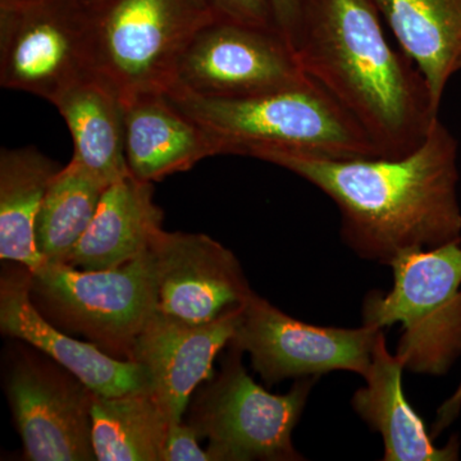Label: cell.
I'll return each instance as SVG.
<instances>
[{
  "label": "cell",
  "instance_id": "1",
  "mask_svg": "<svg viewBox=\"0 0 461 461\" xmlns=\"http://www.w3.org/2000/svg\"><path fill=\"white\" fill-rule=\"evenodd\" d=\"M456 139L441 121L402 158L330 159L267 150L256 159L295 173L339 208L341 239L368 262L390 266L411 249L461 239Z\"/></svg>",
  "mask_w": 461,
  "mask_h": 461
},
{
  "label": "cell",
  "instance_id": "2",
  "mask_svg": "<svg viewBox=\"0 0 461 461\" xmlns=\"http://www.w3.org/2000/svg\"><path fill=\"white\" fill-rule=\"evenodd\" d=\"M379 14L373 0H304L293 50L379 157L402 158L429 138L439 105L411 58L388 44Z\"/></svg>",
  "mask_w": 461,
  "mask_h": 461
},
{
  "label": "cell",
  "instance_id": "3",
  "mask_svg": "<svg viewBox=\"0 0 461 461\" xmlns=\"http://www.w3.org/2000/svg\"><path fill=\"white\" fill-rule=\"evenodd\" d=\"M163 94L213 138L220 156L284 150L330 159L379 157L360 124L311 77L245 98H205L177 87Z\"/></svg>",
  "mask_w": 461,
  "mask_h": 461
},
{
  "label": "cell",
  "instance_id": "4",
  "mask_svg": "<svg viewBox=\"0 0 461 461\" xmlns=\"http://www.w3.org/2000/svg\"><path fill=\"white\" fill-rule=\"evenodd\" d=\"M390 267L393 286L366 294L363 324H402L396 355L405 369L446 375L461 357V239L403 251Z\"/></svg>",
  "mask_w": 461,
  "mask_h": 461
},
{
  "label": "cell",
  "instance_id": "5",
  "mask_svg": "<svg viewBox=\"0 0 461 461\" xmlns=\"http://www.w3.org/2000/svg\"><path fill=\"white\" fill-rule=\"evenodd\" d=\"M32 299L58 329L84 336L111 357L130 360L136 339L159 312L150 249L100 271L45 262L32 271Z\"/></svg>",
  "mask_w": 461,
  "mask_h": 461
},
{
  "label": "cell",
  "instance_id": "6",
  "mask_svg": "<svg viewBox=\"0 0 461 461\" xmlns=\"http://www.w3.org/2000/svg\"><path fill=\"white\" fill-rule=\"evenodd\" d=\"M96 72L124 103L166 93L200 30L217 20L208 0H90Z\"/></svg>",
  "mask_w": 461,
  "mask_h": 461
},
{
  "label": "cell",
  "instance_id": "7",
  "mask_svg": "<svg viewBox=\"0 0 461 461\" xmlns=\"http://www.w3.org/2000/svg\"><path fill=\"white\" fill-rule=\"evenodd\" d=\"M230 345L222 369L189 403L187 423L208 439L212 461H299L294 429L320 377L296 379L284 395L258 384ZM187 408V409H189Z\"/></svg>",
  "mask_w": 461,
  "mask_h": 461
},
{
  "label": "cell",
  "instance_id": "8",
  "mask_svg": "<svg viewBox=\"0 0 461 461\" xmlns=\"http://www.w3.org/2000/svg\"><path fill=\"white\" fill-rule=\"evenodd\" d=\"M90 0H0V85L54 104L96 75Z\"/></svg>",
  "mask_w": 461,
  "mask_h": 461
},
{
  "label": "cell",
  "instance_id": "9",
  "mask_svg": "<svg viewBox=\"0 0 461 461\" xmlns=\"http://www.w3.org/2000/svg\"><path fill=\"white\" fill-rule=\"evenodd\" d=\"M381 329L321 327L290 317L254 295L242 309L230 346L250 355L251 366L268 384L346 371L366 375Z\"/></svg>",
  "mask_w": 461,
  "mask_h": 461
},
{
  "label": "cell",
  "instance_id": "10",
  "mask_svg": "<svg viewBox=\"0 0 461 461\" xmlns=\"http://www.w3.org/2000/svg\"><path fill=\"white\" fill-rule=\"evenodd\" d=\"M5 390L23 456L30 461H94L95 393L41 351H23L9 368Z\"/></svg>",
  "mask_w": 461,
  "mask_h": 461
},
{
  "label": "cell",
  "instance_id": "11",
  "mask_svg": "<svg viewBox=\"0 0 461 461\" xmlns=\"http://www.w3.org/2000/svg\"><path fill=\"white\" fill-rule=\"evenodd\" d=\"M306 80L278 30L217 18L190 42L172 87L205 98H245Z\"/></svg>",
  "mask_w": 461,
  "mask_h": 461
},
{
  "label": "cell",
  "instance_id": "12",
  "mask_svg": "<svg viewBox=\"0 0 461 461\" xmlns=\"http://www.w3.org/2000/svg\"><path fill=\"white\" fill-rule=\"evenodd\" d=\"M158 311L187 323H208L254 295L235 254L203 233L162 230L150 247Z\"/></svg>",
  "mask_w": 461,
  "mask_h": 461
},
{
  "label": "cell",
  "instance_id": "13",
  "mask_svg": "<svg viewBox=\"0 0 461 461\" xmlns=\"http://www.w3.org/2000/svg\"><path fill=\"white\" fill-rule=\"evenodd\" d=\"M0 278V330L25 342L65 366L100 396L150 393V378L140 364L121 360L91 342L80 341L58 329L32 299V271L23 264L5 262Z\"/></svg>",
  "mask_w": 461,
  "mask_h": 461
},
{
  "label": "cell",
  "instance_id": "14",
  "mask_svg": "<svg viewBox=\"0 0 461 461\" xmlns=\"http://www.w3.org/2000/svg\"><path fill=\"white\" fill-rule=\"evenodd\" d=\"M242 309L199 324L158 312L136 339L130 360L147 372L151 395L172 424L184 420L191 397L213 378L215 357L232 341Z\"/></svg>",
  "mask_w": 461,
  "mask_h": 461
},
{
  "label": "cell",
  "instance_id": "15",
  "mask_svg": "<svg viewBox=\"0 0 461 461\" xmlns=\"http://www.w3.org/2000/svg\"><path fill=\"white\" fill-rule=\"evenodd\" d=\"M405 366L396 354L388 351L382 330L375 339L371 364L364 375L366 386L354 393L351 405L357 415L384 441V461L459 460L457 437L438 447L427 432L426 424L411 408L402 388Z\"/></svg>",
  "mask_w": 461,
  "mask_h": 461
},
{
  "label": "cell",
  "instance_id": "16",
  "mask_svg": "<svg viewBox=\"0 0 461 461\" xmlns=\"http://www.w3.org/2000/svg\"><path fill=\"white\" fill-rule=\"evenodd\" d=\"M123 105L124 157L139 180L160 181L220 156L213 138L165 94H144Z\"/></svg>",
  "mask_w": 461,
  "mask_h": 461
},
{
  "label": "cell",
  "instance_id": "17",
  "mask_svg": "<svg viewBox=\"0 0 461 461\" xmlns=\"http://www.w3.org/2000/svg\"><path fill=\"white\" fill-rule=\"evenodd\" d=\"M153 182L131 173L112 182L68 264L86 271L115 268L148 251L163 230Z\"/></svg>",
  "mask_w": 461,
  "mask_h": 461
},
{
  "label": "cell",
  "instance_id": "18",
  "mask_svg": "<svg viewBox=\"0 0 461 461\" xmlns=\"http://www.w3.org/2000/svg\"><path fill=\"white\" fill-rule=\"evenodd\" d=\"M53 105L74 140L71 160L107 186L130 172L124 157L123 102L102 76L74 85Z\"/></svg>",
  "mask_w": 461,
  "mask_h": 461
},
{
  "label": "cell",
  "instance_id": "19",
  "mask_svg": "<svg viewBox=\"0 0 461 461\" xmlns=\"http://www.w3.org/2000/svg\"><path fill=\"white\" fill-rule=\"evenodd\" d=\"M441 104L461 71V0H373Z\"/></svg>",
  "mask_w": 461,
  "mask_h": 461
},
{
  "label": "cell",
  "instance_id": "20",
  "mask_svg": "<svg viewBox=\"0 0 461 461\" xmlns=\"http://www.w3.org/2000/svg\"><path fill=\"white\" fill-rule=\"evenodd\" d=\"M58 163L35 148L2 149L0 153V259L30 271L45 260L35 242V222Z\"/></svg>",
  "mask_w": 461,
  "mask_h": 461
},
{
  "label": "cell",
  "instance_id": "21",
  "mask_svg": "<svg viewBox=\"0 0 461 461\" xmlns=\"http://www.w3.org/2000/svg\"><path fill=\"white\" fill-rule=\"evenodd\" d=\"M93 446L98 461H163L169 421L150 393L94 396Z\"/></svg>",
  "mask_w": 461,
  "mask_h": 461
},
{
  "label": "cell",
  "instance_id": "22",
  "mask_svg": "<svg viewBox=\"0 0 461 461\" xmlns=\"http://www.w3.org/2000/svg\"><path fill=\"white\" fill-rule=\"evenodd\" d=\"M107 185L74 160L51 181L35 222V242L45 262L68 263Z\"/></svg>",
  "mask_w": 461,
  "mask_h": 461
},
{
  "label": "cell",
  "instance_id": "23",
  "mask_svg": "<svg viewBox=\"0 0 461 461\" xmlns=\"http://www.w3.org/2000/svg\"><path fill=\"white\" fill-rule=\"evenodd\" d=\"M218 20L276 29L269 0H208Z\"/></svg>",
  "mask_w": 461,
  "mask_h": 461
},
{
  "label": "cell",
  "instance_id": "24",
  "mask_svg": "<svg viewBox=\"0 0 461 461\" xmlns=\"http://www.w3.org/2000/svg\"><path fill=\"white\" fill-rule=\"evenodd\" d=\"M198 439V432L187 421L171 424L163 447V461H212L211 454L200 447Z\"/></svg>",
  "mask_w": 461,
  "mask_h": 461
},
{
  "label": "cell",
  "instance_id": "25",
  "mask_svg": "<svg viewBox=\"0 0 461 461\" xmlns=\"http://www.w3.org/2000/svg\"><path fill=\"white\" fill-rule=\"evenodd\" d=\"M269 2H271L275 25L282 38L293 50L297 30H299L304 0H269Z\"/></svg>",
  "mask_w": 461,
  "mask_h": 461
},
{
  "label": "cell",
  "instance_id": "26",
  "mask_svg": "<svg viewBox=\"0 0 461 461\" xmlns=\"http://www.w3.org/2000/svg\"><path fill=\"white\" fill-rule=\"evenodd\" d=\"M461 411V381L457 387L455 388L453 395L448 397L442 405L437 409L436 420L433 421L432 432L430 436L435 437L441 435L447 427L456 420Z\"/></svg>",
  "mask_w": 461,
  "mask_h": 461
}]
</instances>
